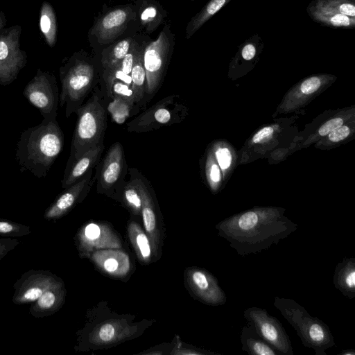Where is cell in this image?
I'll list each match as a JSON object with an SVG mask.
<instances>
[{
	"instance_id": "1",
	"label": "cell",
	"mask_w": 355,
	"mask_h": 355,
	"mask_svg": "<svg viewBox=\"0 0 355 355\" xmlns=\"http://www.w3.org/2000/svg\"><path fill=\"white\" fill-rule=\"evenodd\" d=\"M298 225L277 209H254L232 216L216 225L218 236L241 257L268 250L293 233Z\"/></svg>"
},
{
	"instance_id": "2",
	"label": "cell",
	"mask_w": 355,
	"mask_h": 355,
	"mask_svg": "<svg viewBox=\"0 0 355 355\" xmlns=\"http://www.w3.org/2000/svg\"><path fill=\"white\" fill-rule=\"evenodd\" d=\"M63 146L64 134L57 120L43 119L26 129L20 135L15 153L21 172L29 171L38 178L46 177Z\"/></svg>"
},
{
	"instance_id": "3",
	"label": "cell",
	"mask_w": 355,
	"mask_h": 355,
	"mask_svg": "<svg viewBox=\"0 0 355 355\" xmlns=\"http://www.w3.org/2000/svg\"><path fill=\"white\" fill-rule=\"evenodd\" d=\"M61 83L59 104L65 106L69 118L101 82V71L94 57L81 50L73 53L59 69Z\"/></svg>"
},
{
	"instance_id": "4",
	"label": "cell",
	"mask_w": 355,
	"mask_h": 355,
	"mask_svg": "<svg viewBox=\"0 0 355 355\" xmlns=\"http://www.w3.org/2000/svg\"><path fill=\"white\" fill-rule=\"evenodd\" d=\"M75 114L77 121L73 133L68 160L78 157L85 151L104 141L107 127V112L96 87L92 96Z\"/></svg>"
},
{
	"instance_id": "5",
	"label": "cell",
	"mask_w": 355,
	"mask_h": 355,
	"mask_svg": "<svg viewBox=\"0 0 355 355\" xmlns=\"http://www.w3.org/2000/svg\"><path fill=\"white\" fill-rule=\"evenodd\" d=\"M273 305L295 330L302 345L313 349L315 355H327L326 350L335 345L329 326L294 300L276 296Z\"/></svg>"
},
{
	"instance_id": "6",
	"label": "cell",
	"mask_w": 355,
	"mask_h": 355,
	"mask_svg": "<svg viewBox=\"0 0 355 355\" xmlns=\"http://www.w3.org/2000/svg\"><path fill=\"white\" fill-rule=\"evenodd\" d=\"M140 31L136 3L119 6L103 12L88 33L90 46L98 53L115 41Z\"/></svg>"
},
{
	"instance_id": "7",
	"label": "cell",
	"mask_w": 355,
	"mask_h": 355,
	"mask_svg": "<svg viewBox=\"0 0 355 355\" xmlns=\"http://www.w3.org/2000/svg\"><path fill=\"white\" fill-rule=\"evenodd\" d=\"M175 34L171 26L165 24L157 39L150 40L144 49L143 61L146 75V89L141 110L159 92L165 78L175 47Z\"/></svg>"
},
{
	"instance_id": "8",
	"label": "cell",
	"mask_w": 355,
	"mask_h": 355,
	"mask_svg": "<svg viewBox=\"0 0 355 355\" xmlns=\"http://www.w3.org/2000/svg\"><path fill=\"white\" fill-rule=\"evenodd\" d=\"M187 108L180 95L168 96L127 123L129 132H147L182 122Z\"/></svg>"
},
{
	"instance_id": "9",
	"label": "cell",
	"mask_w": 355,
	"mask_h": 355,
	"mask_svg": "<svg viewBox=\"0 0 355 355\" xmlns=\"http://www.w3.org/2000/svg\"><path fill=\"white\" fill-rule=\"evenodd\" d=\"M23 95L46 121L56 120L60 92L55 76L41 69L26 85Z\"/></svg>"
},
{
	"instance_id": "10",
	"label": "cell",
	"mask_w": 355,
	"mask_h": 355,
	"mask_svg": "<svg viewBox=\"0 0 355 355\" xmlns=\"http://www.w3.org/2000/svg\"><path fill=\"white\" fill-rule=\"evenodd\" d=\"M96 191L113 197L116 190L125 180L128 166L122 144H112L96 166Z\"/></svg>"
},
{
	"instance_id": "11",
	"label": "cell",
	"mask_w": 355,
	"mask_h": 355,
	"mask_svg": "<svg viewBox=\"0 0 355 355\" xmlns=\"http://www.w3.org/2000/svg\"><path fill=\"white\" fill-rule=\"evenodd\" d=\"M21 26L14 25L0 32V85L14 82L27 63L26 51L20 49Z\"/></svg>"
},
{
	"instance_id": "12",
	"label": "cell",
	"mask_w": 355,
	"mask_h": 355,
	"mask_svg": "<svg viewBox=\"0 0 355 355\" xmlns=\"http://www.w3.org/2000/svg\"><path fill=\"white\" fill-rule=\"evenodd\" d=\"M243 317L280 355L294 354L291 341L283 325L267 310L257 306L249 307L244 311Z\"/></svg>"
},
{
	"instance_id": "13",
	"label": "cell",
	"mask_w": 355,
	"mask_h": 355,
	"mask_svg": "<svg viewBox=\"0 0 355 355\" xmlns=\"http://www.w3.org/2000/svg\"><path fill=\"white\" fill-rule=\"evenodd\" d=\"M128 173L130 177L134 180L140 193L141 198V214L144 226L150 239L153 252L155 256H157L160 243L159 207L153 188L150 182L137 168H128Z\"/></svg>"
},
{
	"instance_id": "14",
	"label": "cell",
	"mask_w": 355,
	"mask_h": 355,
	"mask_svg": "<svg viewBox=\"0 0 355 355\" xmlns=\"http://www.w3.org/2000/svg\"><path fill=\"white\" fill-rule=\"evenodd\" d=\"M185 282L191 295L209 306H222L227 296L217 278L206 269L189 267L185 270Z\"/></svg>"
},
{
	"instance_id": "15",
	"label": "cell",
	"mask_w": 355,
	"mask_h": 355,
	"mask_svg": "<svg viewBox=\"0 0 355 355\" xmlns=\"http://www.w3.org/2000/svg\"><path fill=\"white\" fill-rule=\"evenodd\" d=\"M61 284L62 282L49 271H28L16 282L13 302L17 304L35 302L45 291Z\"/></svg>"
},
{
	"instance_id": "16",
	"label": "cell",
	"mask_w": 355,
	"mask_h": 355,
	"mask_svg": "<svg viewBox=\"0 0 355 355\" xmlns=\"http://www.w3.org/2000/svg\"><path fill=\"white\" fill-rule=\"evenodd\" d=\"M95 182L94 169H92L80 180L65 188L46 210L44 217L50 220L67 214L87 196Z\"/></svg>"
},
{
	"instance_id": "17",
	"label": "cell",
	"mask_w": 355,
	"mask_h": 355,
	"mask_svg": "<svg viewBox=\"0 0 355 355\" xmlns=\"http://www.w3.org/2000/svg\"><path fill=\"white\" fill-rule=\"evenodd\" d=\"M79 250L83 254L95 250L119 248L121 243L116 235L103 224L90 223L78 234Z\"/></svg>"
},
{
	"instance_id": "18",
	"label": "cell",
	"mask_w": 355,
	"mask_h": 355,
	"mask_svg": "<svg viewBox=\"0 0 355 355\" xmlns=\"http://www.w3.org/2000/svg\"><path fill=\"white\" fill-rule=\"evenodd\" d=\"M104 143L89 148L78 157L68 160L62 180V187L65 189L83 178L99 163L103 150Z\"/></svg>"
},
{
	"instance_id": "19",
	"label": "cell",
	"mask_w": 355,
	"mask_h": 355,
	"mask_svg": "<svg viewBox=\"0 0 355 355\" xmlns=\"http://www.w3.org/2000/svg\"><path fill=\"white\" fill-rule=\"evenodd\" d=\"M141 33L138 32L119 39L97 53L94 57L98 63L100 71L111 68L120 62L130 51Z\"/></svg>"
},
{
	"instance_id": "20",
	"label": "cell",
	"mask_w": 355,
	"mask_h": 355,
	"mask_svg": "<svg viewBox=\"0 0 355 355\" xmlns=\"http://www.w3.org/2000/svg\"><path fill=\"white\" fill-rule=\"evenodd\" d=\"M92 258L103 271L114 277H123L130 270L128 256L119 250H99L93 253Z\"/></svg>"
},
{
	"instance_id": "21",
	"label": "cell",
	"mask_w": 355,
	"mask_h": 355,
	"mask_svg": "<svg viewBox=\"0 0 355 355\" xmlns=\"http://www.w3.org/2000/svg\"><path fill=\"white\" fill-rule=\"evenodd\" d=\"M137 15L140 31L147 35L155 31L166 17V12L155 0H137Z\"/></svg>"
},
{
	"instance_id": "22",
	"label": "cell",
	"mask_w": 355,
	"mask_h": 355,
	"mask_svg": "<svg viewBox=\"0 0 355 355\" xmlns=\"http://www.w3.org/2000/svg\"><path fill=\"white\" fill-rule=\"evenodd\" d=\"M130 327L124 322L116 320L102 322L93 331L92 342L96 345L115 343L130 336Z\"/></svg>"
},
{
	"instance_id": "23",
	"label": "cell",
	"mask_w": 355,
	"mask_h": 355,
	"mask_svg": "<svg viewBox=\"0 0 355 355\" xmlns=\"http://www.w3.org/2000/svg\"><path fill=\"white\" fill-rule=\"evenodd\" d=\"M333 283L335 288L348 299L355 297L354 257H345L336 265Z\"/></svg>"
},
{
	"instance_id": "24",
	"label": "cell",
	"mask_w": 355,
	"mask_h": 355,
	"mask_svg": "<svg viewBox=\"0 0 355 355\" xmlns=\"http://www.w3.org/2000/svg\"><path fill=\"white\" fill-rule=\"evenodd\" d=\"M309 16L316 22L332 28H353L355 18L345 15L322 6L311 3L307 8Z\"/></svg>"
},
{
	"instance_id": "25",
	"label": "cell",
	"mask_w": 355,
	"mask_h": 355,
	"mask_svg": "<svg viewBox=\"0 0 355 355\" xmlns=\"http://www.w3.org/2000/svg\"><path fill=\"white\" fill-rule=\"evenodd\" d=\"M63 283L45 291L30 308L35 317H46L53 314L62 306L64 300Z\"/></svg>"
},
{
	"instance_id": "26",
	"label": "cell",
	"mask_w": 355,
	"mask_h": 355,
	"mask_svg": "<svg viewBox=\"0 0 355 355\" xmlns=\"http://www.w3.org/2000/svg\"><path fill=\"white\" fill-rule=\"evenodd\" d=\"M240 338L242 350L250 355H280L248 322L242 328Z\"/></svg>"
},
{
	"instance_id": "27",
	"label": "cell",
	"mask_w": 355,
	"mask_h": 355,
	"mask_svg": "<svg viewBox=\"0 0 355 355\" xmlns=\"http://www.w3.org/2000/svg\"><path fill=\"white\" fill-rule=\"evenodd\" d=\"M147 43L140 50L132 66L130 74L131 88L134 94L135 101L140 110H141L146 89V75L144 66L143 55Z\"/></svg>"
},
{
	"instance_id": "28",
	"label": "cell",
	"mask_w": 355,
	"mask_h": 355,
	"mask_svg": "<svg viewBox=\"0 0 355 355\" xmlns=\"http://www.w3.org/2000/svg\"><path fill=\"white\" fill-rule=\"evenodd\" d=\"M128 235L139 259L144 263L151 260L153 248L148 236L135 222L129 223Z\"/></svg>"
},
{
	"instance_id": "29",
	"label": "cell",
	"mask_w": 355,
	"mask_h": 355,
	"mask_svg": "<svg viewBox=\"0 0 355 355\" xmlns=\"http://www.w3.org/2000/svg\"><path fill=\"white\" fill-rule=\"evenodd\" d=\"M39 25L47 45L53 47L57 42V21L55 10L48 1L42 3Z\"/></svg>"
},
{
	"instance_id": "30",
	"label": "cell",
	"mask_w": 355,
	"mask_h": 355,
	"mask_svg": "<svg viewBox=\"0 0 355 355\" xmlns=\"http://www.w3.org/2000/svg\"><path fill=\"white\" fill-rule=\"evenodd\" d=\"M112 198L121 200L134 214L141 211V198L134 180L130 177L116 190Z\"/></svg>"
},
{
	"instance_id": "31",
	"label": "cell",
	"mask_w": 355,
	"mask_h": 355,
	"mask_svg": "<svg viewBox=\"0 0 355 355\" xmlns=\"http://www.w3.org/2000/svg\"><path fill=\"white\" fill-rule=\"evenodd\" d=\"M231 0H210L188 23L186 38L189 39L207 21Z\"/></svg>"
},
{
	"instance_id": "32",
	"label": "cell",
	"mask_w": 355,
	"mask_h": 355,
	"mask_svg": "<svg viewBox=\"0 0 355 355\" xmlns=\"http://www.w3.org/2000/svg\"><path fill=\"white\" fill-rule=\"evenodd\" d=\"M106 110L110 114L112 121L117 124H123L141 110L136 104L115 96L109 101Z\"/></svg>"
},
{
	"instance_id": "33",
	"label": "cell",
	"mask_w": 355,
	"mask_h": 355,
	"mask_svg": "<svg viewBox=\"0 0 355 355\" xmlns=\"http://www.w3.org/2000/svg\"><path fill=\"white\" fill-rule=\"evenodd\" d=\"M314 2L345 15L355 17V0H315Z\"/></svg>"
},
{
	"instance_id": "34",
	"label": "cell",
	"mask_w": 355,
	"mask_h": 355,
	"mask_svg": "<svg viewBox=\"0 0 355 355\" xmlns=\"http://www.w3.org/2000/svg\"><path fill=\"white\" fill-rule=\"evenodd\" d=\"M29 227L7 220L0 219V235L8 236H21L28 234Z\"/></svg>"
},
{
	"instance_id": "35",
	"label": "cell",
	"mask_w": 355,
	"mask_h": 355,
	"mask_svg": "<svg viewBox=\"0 0 355 355\" xmlns=\"http://www.w3.org/2000/svg\"><path fill=\"white\" fill-rule=\"evenodd\" d=\"M321 80L317 76L311 77L304 80L300 86V90L305 94H310L319 89Z\"/></svg>"
},
{
	"instance_id": "36",
	"label": "cell",
	"mask_w": 355,
	"mask_h": 355,
	"mask_svg": "<svg viewBox=\"0 0 355 355\" xmlns=\"http://www.w3.org/2000/svg\"><path fill=\"white\" fill-rule=\"evenodd\" d=\"M216 156L220 167L222 169L227 168L232 161V156L227 148H220L216 152Z\"/></svg>"
},
{
	"instance_id": "37",
	"label": "cell",
	"mask_w": 355,
	"mask_h": 355,
	"mask_svg": "<svg viewBox=\"0 0 355 355\" xmlns=\"http://www.w3.org/2000/svg\"><path fill=\"white\" fill-rule=\"evenodd\" d=\"M343 123V121L341 118H334L324 123L319 129L318 132L321 136H325Z\"/></svg>"
},
{
	"instance_id": "38",
	"label": "cell",
	"mask_w": 355,
	"mask_h": 355,
	"mask_svg": "<svg viewBox=\"0 0 355 355\" xmlns=\"http://www.w3.org/2000/svg\"><path fill=\"white\" fill-rule=\"evenodd\" d=\"M349 128L342 125L329 133V139L333 142H337L345 139L349 135Z\"/></svg>"
},
{
	"instance_id": "39",
	"label": "cell",
	"mask_w": 355,
	"mask_h": 355,
	"mask_svg": "<svg viewBox=\"0 0 355 355\" xmlns=\"http://www.w3.org/2000/svg\"><path fill=\"white\" fill-rule=\"evenodd\" d=\"M19 241L16 239H0V260L6 255V254L17 245Z\"/></svg>"
},
{
	"instance_id": "40",
	"label": "cell",
	"mask_w": 355,
	"mask_h": 355,
	"mask_svg": "<svg viewBox=\"0 0 355 355\" xmlns=\"http://www.w3.org/2000/svg\"><path fill=\"white\" fill-rule=\"evenodd\" d=\"M241 49V56L245 60H252L256 55V45L252 41H248L243 44Z\"/></svg>"
},
{
	"instance_id": "41",
	"label": "cell",
	"mask_w": 355,
	"mask_h": 355,
	"mask_svg": "<svg viewBox=\"0 0 355 355\" xmlns=\"http://www.w3.org/2000/svg\"><path fill=\"white\" fill-rule=\"evenodd\" d=\"M273 133V128L270 126L263 128L259 130L253 137L252 141L255 144L261 142L263 139L270 137Z\"/></svg>"
},
{
	"instance_id": "42",
	"label": "cell",
	"mask_w": 355,
	"mask_h": 355,
	"mask_svg": "<svg viewBox=\"0 0 355 355\" xmlns=\"http://www.w3.org/2000/svg\"><path fill=\"white\" fill-rule=\"evenodd\" d=\"M210 180L213 182H218L220 180V173L218 166L216 164L211 165L209 173Z\"/></svg>"
},
{
	"instance_id": "43",
	"label": "cell",
	"mask_w": 355,
	"mask_h": 355,
	"mask_svg": "<svg viewBox=\"0 0 355 355\" xmlns=\"http://www.w3.org/2000/svg\"><path fill=\"white\" fill-rule=\"evenodd\" d=\"M6 24V18L4 12L0 11V32Z\"/></svg>"
},
{
	"instance_id": "44",
	"label": "cell",
	"mask_w": 355,
	"mask_h": 355,
	"mask_svg": "<svg viewBox=\"0 0 355 355\" xmlns=\"http://www.w3.org/2000/svg\"><path fill=\"white\" fill-rule=\"evenodd\" d=\"M338 355H355V351L352 349L343 351L338 354Z\"/></svg>"
}]
</instances>
